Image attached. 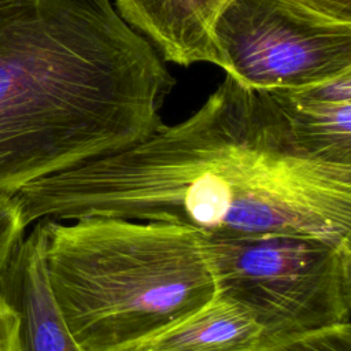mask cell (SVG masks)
Here are the masks:
<instances>
[{
  "label": "cell",
  "instance_id": "obj_8",
  "mask_svg": "<svg viewBox=\"0 0 351 351\" xmlns=\"http://www.w3.org/2000/svg\"><path fill=\"white\" fill-rule=\"evenodd\" d=\"M269 93L304 152L351 166V73L302 89Z\"/></svg>",
  "mask_w": 351,
  "mask_h": 351
},
{
  "label": "cell",
  "instance_id": "obj_9",
  "mask_svg": "<svg viewBox=\"0 0 351 351\" xmlns=\"http://www.w3.org/2000/svg\"><path fill=\"white\" fill-rule=\"evenodd\" d=\"M263 330L237 302L215 293L196 313L132 351H261Z\"/></svg>",
  "mask_w": 351,
  "mask_h": 351
},
{
  "label": "cell",
  "instance_id": "obj_1",
  "mask_svg": "<svg viewBox=\"0 0 351 351\" xmlns=\"http://www.w3.org/2000/svg\"><path fill=\"white\" fill-rule=\"evenodd\" d=\"M14 197L25 228L101 215L207 236L292 232L351 243V166L304 152L273 96L229 74L185 121Z\"/></svg>",
  "mask_w": 351,
  "mask_h": 351
},
{
  "label": "cell",
  "instance_id": "obj_5",
  "mask_svg": "<svg viewBox=\"0 0 351 351\" xmlns=\"http://www.w3.org/2000/svg\"><path fill=\"white\" fill-rule=\"evenodd\" d=\"M213 34L226 74L258 90H295L351 73V22L296 0H228Z\"/></svg>",
  "mask_w": 351,
  "mask_h": 351
},
{
  "label": "cell",
  "instance_id": "obj_11",
  "mask_svg": "<svg viewBox=\"0 0 351 351\" xmlns=\"http://www.w3.org/2000/svg\"><path fill=\"white\" fill-rule=\"evenodd\" d=\"M25 230L14 195L0 193V273L23 239Z\"/></svg>",
  "mask_w": 351,
  "mask_h": 351
},
{
  "label": "cell",
  "instance_id": "obj_2",
  "mask_svg": "<svg viewBox=\"0 0 351 351\" xmlns=\"http://www.w3.org/2000/svg\"><path fill=\"white\" fill-rule=\"evenodd\" d=\"M174 84L111 0H0V193L148 137Z\"/></svg>",
  "mask_w": 351,
  "mask_h": 351
},
{
  "label": "cell",
  "instance_id": "obj_3",
  "mask_svg": "<svg viewBox=\"0 0 351 351\" xmlns=\"http://www.w3.org/2000/svg\"><path fill=\"white\" fill-rule=\"evenodd\" d=\"M52 293L84 351H132L217 293L204 234L186 225L45 218Z\"/></svg>",
  "mask_w": 351,
  "mask_h": 351
},
{
  "label": "cell",
  "instance_id": "obj_6",
  "mask_svg": "<svg viewBox=\"0 0 351 351\" xmlns=\"http://www.w3.org/2000/svg\"><path fill=\"white\" fill-rule=\"evenodd\" d=\"M47 221H36L0 273L1 351H84L52 293L47 263Z\"/></svg>",
  "mask_w": 351,
  "mask_h": 351
},
{
  "label": "cell",
  "instance_id": "obj_13",
  "mask_svg": "<svg viewBox=\"0 0 351 351\" xmlns=\"http://www.w3.org/2000/svg\"><path fill=\"white\" fill-rule=\"evenodd\" d=\"M0 351H1V347H0Z\"/></svg>",
  "mask_w": 351,
  "mask_h": 351
},
{
  "label": "cell",
  "instance_id": "obj_10",
  "mask_svg": "<svg viewBox=\"0 0 351 351\" xmlns=\"http://www.w3.org/2000/svg\"><path fill=\"white\" fill-rule=\"evenodd\" d=\"M261 351H351V324L343 322L267 346Z\"/></svg>",
  "mask_w": 351,
  "mask_h": 351
},
{
  "label": "cell",
  "instance_id": "obj_12",
  "mask_svg": "<svg viewBox=\"0 0 351 351\" xmlns=\"http://www.w3.org/2000/svg\"><path fill=\"white\" fill-rule=\"evenodd\" d=\"M328 18L351 22V0H296Z\"/></svg>",
  "mask_w": 351,
  "mask_h": 351
},
{
  "label": "cell",
  "instance_id": "obj_7",
  "mask_svg": "<svg viewBox=\"0 0 351 351\" xmlns=\"http://www.w3.org/2000/svg\"><path fill=\"white\" fill-rule=\"evenodd\" d=\"M228 0H114L119 15L180 66L208 62L222 67L213 27Z\"/></svg>",
  "mask_w": 351,
  "mask_h": 351
},
{
  "label": "cell",
  "instance_id": "obj_4",
  "mask_svg": "<svg viewBox=\"0 0 351 351\" xmlns=\"http://www.w3.org/2000/svg\"><path fill=\"white\" fill-rule=\"evenodd\" d=\"M217 293L241 304L263 348L350 321L351 243L307 233L204 234Z\"/></svg>",
  "mask_w": 351,
  "mask_h": 351
}]
</instances>
